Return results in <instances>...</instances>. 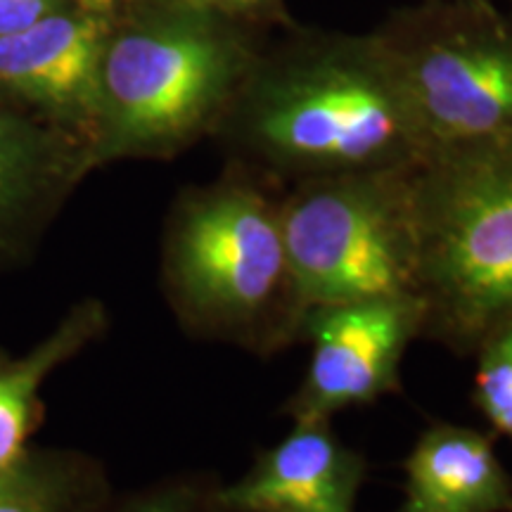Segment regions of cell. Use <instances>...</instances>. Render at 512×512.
<instances>
[{"label": "cell", "instance_id": "obj_8", "mask_svg": "<svg viewBox=\"0 0 512 512\" xmlns=\"http://www.w3.org/2000/svg\"><path fill=\"white\" fill-rule=\"evenodd\" d=\"M114 19V10L72 3L0 36V100L88 143Z\"/></svg>", "mask_w": 512, "mask_h": 512}, {"label": "cell", "instance_id": "obj_19", "mask_svg": "<svg viewBox=\"0 0 512 512\" xmlns=\"http://www.w3.org/2000/svg\"><path fill=\"white\" fill-rule=\"evenodd\" d=\"M207 512H240V510H226V508H219V505H214V501H211Z\"/></svg>", "mask_w": 512, "mask_h": 512}, {"label": "cell", "instance_id": "obj_7", "mask_svg": "<svg viewBox=\"0 0 512 512\" xmlns=\"http://www.w3.org/2000/svg\"><path fill=\"white\" fill-rule=\"evenodd\" d=\"M425 330L418 297H382L318 306L306 313L309 366L285 413L292 422L332 420L370 406L401 384L406 351Z\"/></svg>", "mask_w": 512, "mask_h": 512}, {"label": "cell", "instance_id": "obj_13", "mask_svg": "<svg viewBox=\"0 0 512 512\" xmlns=\"http://www.w3.org/2000/svg\"><path fill=\"white\" fill-rule=\"evenodd\" d=\"M110 491L98 458L76 448L31 446L0 472V512H83Z\"/></svg>", "mask_w": 512, "mask_h": 512}, {"label": "cell", "instance_id": "obj_21", "mask_svg": "<svg viewBox=\"0 0 512 512\" xmlns=\"http://www.w3.org/2000/svg\"><path fill=\"white\" fill-rule=\"evenodd\" d=\"M510 17H512V10H510Z\"/></svg>", "mask_w": 512, "mask_h": 512}, {"label": "cell", "instance_id": "obj_6", "mask_svg": "<svg viewBox=\"0 0 512 512\" xmlns=\"http://www.w3.org/2000/svg\"><path fill=\"white\" fill-rule=\"evenodd\" d=\"M427 157L512 136V17L496 3L420 0L373 29Z\"/></svg>", "mask_w": 512, "mask_h": 512}, {"label": "cell", "instance_id": "obj_11", "mask_svg": "<svg viewBox=\"0 0 512 512\" xmlns=\"http://www.w3.org/2000/svg\"><path fill=\"white\" fill-rule=\"evenodd\" d=\"M403 498L394 512H512V475L491 437L437 422L403 460Z\"/></svg>", "mask_w": 512, "mask_h": 512}, {"label": "cell", "instance_id": "obj_18", "mask_svg": "<svg viewBox=\"0 0 512 512\" xmlns=\"http://www.w3.org/2000/svg\"><path fill=\"white\" fill-rule=\"evenodd\" d=\"M83 3H88V5H95V8H105V10L121 12V10H128V8H133V5H140V3H150V0H83Z\"/></svg>", "mask_w": 512, "mask_h": 512}, {"label": "cell", "instance_id": "obj_9", "mask_svg": "<svg viewBox=\"0 0 512 512\" xmlns=\"http://www.w3.org/2000/svg\"><path fill=\"white\" fill-rule=\"evenodd\" d=\"M86 140L0 100V275L24 266L81 178Z\"/></svg>", "mask_w": 512, "mask_h": 512}, {"label": "cell", "instance_id": "obj_15", "mask_svg": "<svg viewBox=\"0 0 512 512\" xmlns=\"http://www.w3.org/2000/svg\"><path fill=\"white\" fill-rule=\"evenodd\" d=\"M214 486V479L202 475H176L131 494L110 491L83 512H207Z\"/></svg>", "mask_w": 512, "mask_h": 512}, {"label": "cell", "instance_id": "obj_16", "mask_svg": "<svg viewBox=\"0 0 512 512\" xmlns=\"http://www.w3.org/2000/svg\"><path fill=\"white\" fill-rule=\"evenodd\" d=\"M190 8H200L221 15L245 27L273 36L294 27V19L285 0H181Z\"/></svg>", "mask_w": 512, "mask_h": 512}, {"label": "cell", "instance_id": "obj_5", "mask_svg": "<svg viewBox=\"0 0 512 512\" xmlns=\"http://www.w3.org/2000/svg\"><path fill=\"white\" fill-rule=\"evenodd\" d=\"M415 169L320 178L280 190V223L306 311L418 297Z\"/></svg>", "mask_w": 512, "mask_h": 512}, {"label": "cell", "instance_id": "obj_10", "mask_svg": "<svg viewBox=\"0 0 512 512\" xmlns=\"http://www.w3.org/2000/svg\"><path fill=\"white\" fill-rule=\"evenodd\" d=\"M366 472V458L337 437L332 420L292 422L235 482L216 484L211 501L240 512H356Z\"/></svg>", "mask_w": 512, "mask_h": 512}, {"label": "cell", "instance_id": "obj_2", "mask_svg": "<svg viewBox=\"0 0 512 512\" xmlns=\"http://www.w3.org/2000/svg\"><path fill=\"white\" fill-rule=\"evenodd\" d=\"M159 283L190 337L273 356L302 342L306 306L280 223V190L245 169L183 190L164 223Z\"/></svg>", "mask_w": 512, "mask_h": 512}, {"label": "cell", "instance_id": "obj_3", "mask_svg": "<svg viewBox=\"0 0 512 512\" xmlns=\"http://www.w3.org/2000/svg\"><path fill=\"white\" fill-rule=\"evenodd\" d=\"M268 38L181 0L117 12L88 140L95 169L119 159H171L214 136Z\"/></svg>", "mask_w": 512, "mask_h": 512}, {"label": "cell", "instance_id": "obj_20", "mask_svg": "<svg viewBox=\"0 0 512 512\" xmlns=\"http://www.w3.org/2000/svg\"><path fill=\"white\" fill-rule=\"evenodd\" d=\"M465 3H491V0H465Z\"/></svg>", "mask_w": 512, "mask_h": 512}, {"label": "cell", "instance_id": "obj_4", "mask_svg": "<svg viewBox=\"0 0 512 512\" xmlns=\"http://www.w3.org/2000/svg\"><path fill=\"white\" fill-rule=\"evenodd\" d=\"M413 192L422 337L472 356L512 325V136L434 152Z\"/></svg>", "mask_w": 512, "mask_h": 512}, {"label": "cell", "instance_id": "obj_12", "mask_svg": "<svg viewBox=\"0 0 512 512\" xmlns=\"http://www.w3.org/2000/svg\"><path fill=\"white\" fill-rule=\"evenodd\" d=\"M110 328L107 306L88 297L64 313L60 323L27 354L12 356L0 349V472L31 448V437L46 418L43 387L48 377Z\"/></svg>", "mask_w": 512, "mask_h": 512}, {"label": "cell", "instance_id": "obj_17", "mask_svg": "<svg viewBox=\"0 0 512 512\" xmlns=\"http://www.w3.org/2000/svg\"><path fill=\"white\" fill-rule=\"evenodd\" d=\"M72 3H83V0H0V36L29 27L36 19L46 17L48 12Z\"/></svg>", "mask_w": 512, "mask_h": 512}, {"label": "cell", "instance_id": "obj_1", "mask_svg": "<svg viewBox=\"0 0 512 512\" xmlns=\"http://www.w3.org/2000/svg\"><path fill=\"white\" fill-rule=\"evenodd\" d=\"M228 164L278 190L415 169L427 145L394 64L370 34L294 27L261 46L211 136Z\"/></svg>", "mask_w": 512, "mask_h": 512}, {"label": "cell", "instance_id": "obj_14", "mask_svg": "<svg viewBox=\"0 0 512 512\" xmlns=\"http://www.w3.org/2000/svg\"><path fill=\"white\" fill-rule=\"evenodd\" d=\"M477 411L496 437L512 441V325L496 330L479 344L475 354Z\"/></svg>", "mask_w": 512, "mask_h": 512}]
</instances>
